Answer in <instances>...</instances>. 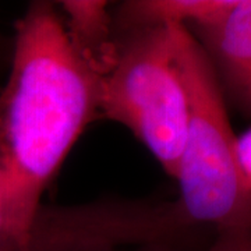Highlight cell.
I'll use <instances>...</instances> for the list:
<instances>
[{"label":"cell","mask_w":251,"mask_h":251,"mask_svg":"<svg viewBox=\"0 0 251 251\" xmlns=\"http://www.w3.org/2000/svg\"><path fill=\"white\" fill-rule=\"evenodd\" d=\"M100 77L73 46L57 6L31 1L14 25L0 85V183L13 232L35 251L42 194L99 117Z\"/></svg>","instance_id":"cell-1"},{"label":"cell","mask_w":251,"mask_h":251,"mask_svg":"<svg viewBox=\"0 0 251 251\" xmlns=\"http://www.w3.org/2000/svg\"><path fill=\"white\" fill-rule=\"evenodd\" d=\"M175 59L188 99L187 138L171 201L181 229H251V190L243 179L224 91L211 60L187 27L169 24Z\"/></svg>","instance_id":"cell-2"},{"label":"cell","mask_w":251,"mask_h":251,"mask_svg":"<svg viewBox=\"0 0 251 251\" xmlns=\"http://www.w3.org/2000/svg\"><path fill=\"white\" fill-rule=\"evenodd\" d=\"M115 60L100 78L99 117L127 127L176 179L187 138L188 99L171 25L115 28Z\"/></svg>","instance_id":"cell-3"},{"label":"cell","mask_w":251,"mask_h":251,"mask_svg":"<svg viewBox=\"0 0 251 251\" xmlns=\"http://www.w3.org/2000/svg\"><path fill=\"white\" fill-rule=\"evenodd\" d=\"M191 28L218 78L236 94L250 97L251 0H233L221 16Z\"/></svg>","instance_id":"cell-4"},{"label":"cell","mask_w":251,"mask_h":251,"mask_svg":"<svg viewBox=\"0 0 251 251\" xmlns=\"http://www.w3.org/2000/svg\"><path fill=\"white\" fill-rule=\"evenodd\" d=\"M75 50L102 78L116 56V36L108 1H60L57 4Z\"/></svg>","instance_id":"cell-5"},{"label":"cell","mask_w":251,"mask_h":251,"mask_svg":"<svg viewBox=\"0 0 251 251\" xmlns=\"http://www.w3.org/2000/svg\"><path fill=\"white\" fill-rule=\"evenodd\" d=\"M206 251H251V229L218 230Z\"/></svg>","instance_id":"cell-6"},{"label":"cell","mask_w":251,"mask_h":251,"mask_svg":"<svg viewBox=\"0 0 251 251\" xmlns=\"http://www.w3.org/2000/svg\"><path fill=\"white\" fill-rule=\"evenodd\" d=\"M0 251H25L18 242L10 224L4 194L0 183Z\"/></svg>","instance_id":"cell-7"},{"label":"cell","mask_w":251,"mask_h":251,"mask_svg":"<svg viewBox=\"0 0 251 251\" xmlns=\"http://www.w3.org/2000/svg\"><path fill=\"white\" fill-rule=\"evenodd\" d=\"M69 251H188L187 244L181 243H148L140 246H99Z\"/></svg>","instance_id":"cell-8"},{"label":"cell","mask_w":251,"mask_h":251,"mask_svg":"<svg viewBox=\"0 0 251 251\" xmlns=\"http://www.w3.org/2000/svg\"><path fill=\"white\" fill-rule=\"evenodd\" d=\"M236 152H237V161L242 171L243 179L246 181L247 187L251 190V128L242 137H237Z\"/></svg>","instance_id":"cell-9"},{"label":"cell","mask_w":251,"mask_h":251,"mask_svg":"<svg viewBox=\"0 0 251 251\" xmlns=\"http://www.w3.org/2000/svg\"><path fill=\"white\" fill-rule=\"evenodd\" d=\"M10 54H11V38L6 36L0 29V80L4 78L9 69Z\"/></svg>","instance_id":"cell-10"},{"label":"cell","mask_w":251,"mask_h":251,"mask_svg":"<svg viewBox=\"0 0 251 251\" xmlns=\"http://www.w3.org/2000/svg\"><path fill=\"white\" fill-rule=\"evenodd\" d=\"M250 98H251V92H250Z\"/></svg>","instance_id":"cell-11"}]
</instances>
